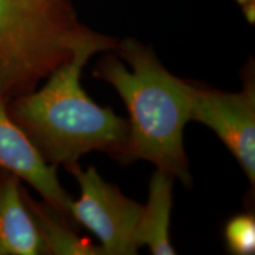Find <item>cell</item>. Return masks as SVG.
<instances>
[{
    "mask_svg": "<svg viewBox=\"0 0 255 255\" xmlns=\"http://www.w3.org/2000/svg\"><path fill=\"white\" fill-rule=\"evenodd\" d=\"M8 101L0 97V168L17 175L43 200L75 225L69 214L71 197L57 177V167L47 163L26 133L12 120Z\"/></svg>",
    "mask_w": 255,
    "mask_h": 255,
    "instance_id": "cell-6",
    "label": "cell"
},
{
    "mask_svg": "<svg viewBox=\"0 0 255 255\" xmlns=\"http://www.w3.org/2000/svg\"><path fill=\"white\" fill-rule=\"evenodd\" d=\"M117 43L88 28L71 58L47 76L43 88L7 103L9 116L47 163L68 169L90 151L105 152L117 161L122 155L129 133L128 120L96 104L81 83L88 60L98 52L116 51Z\"/></svg>",
    "mask_w": 255,
    "mask_h": 255,
    "instance_id": "cell-1",
    "label": "cell"
},
{
    "mask_svg": "<svg viewBox=\"0 0 255 255\" xmlns=\"http://www.w3.org/2000/svg\"><path fill=\"white\" fill-rule=\"evenodd\" d=\"M85 31L65 0H0V97L36 90Z\"/></svg>",
    "mask_w": 255,
    "mask_h": 255,
    "instance_id": "cell-3",
    "label": "cell"
},
{
    "mask_svg": "<svg viewBox=\"0 0 255 255\" xmlns=\"http://www.w3.org/2000/svg\"><path fill=\"white\" fill-rule=\"evenodd\" d=\"M116 51L131 70L109 53L92 75L113 85L129 111V133L119 162L144 159L190 186L183 132L190 121L195 84L169 72L154 51L138 40L126 38L117 43Z\"/></svg>",
    "mask_w": 255,
    "mask_h": 255,
    "instance_id": "cell-2",
    "label": "cell"
},
{
    "mask_svg": "<svg viewBox=\"0 0 255 255\" xmlns=\"http://www.w3.org/2000/svg\"><path fill=\"white\" fill-rule=\"evenodd\" d=\"M223 238L231 254L253 255L255 253L254 213H239L232 216L225 225Z\"/></svg>",
    "mask_w": 255,
    "mask_h": 255,
    "instance_id": "cell-10",
    "label": "cell"
},
{
    "mask_svg": "<svg viewBox=\"0 0 255 255\" xmlns=\"http://www.w3.org/2000/svg\"><path fill=\"white\" fill-rule=\"evenodd\" d=\"M173 181L174 177L171 175L156 169L149 183L146 205L142 206L136 240L139 247L148 246L154 255L176 254L169 238L173 207Z\"/></svg>",
    "mask_w": 255,
    "mask_h": 255,
    "instance_id": "cell-8",
    "label": "cell"
},
{
    "mask_svg": "<svg viewBox=\"0 0 255 255\" xmlns=\"http://www.w3.org/2000/svg\"><path fill=\"white\" fill-rule=\"evenodd\" d=\"M66 170L76 177L81 189L79 199L69 205L72 221L96 235L104 255L138 253L136 232L143 205L104 181L95 167L83 171L77 163Z\"/></svg>",
    "mask_w": 255,
    "mask_h": 255,
    "instance_id": "cell-4",
    "label": "cell"
},
{
    "mask_svg": "<svg viewBox=\"0 0 255 255\" xmlns=\"http://www.w3.org/2000/svg\"><path fill=\"white\" fill-rule=\"evenodd\" d=\"M242 90L194 88L190 121L214 131L237 158L251 186L255 184V72L253 60L242 72Z\"/></svg>",
    "mask_w": 255,
    "mask_h": 255,
    "instance_id": "cell-5",
    "label": "cell"
},
{
    "mask_svg": "<svg viewBox=\"0 0 255 255\" xmlns=\"http://www.w3.org/2000/svg\"><path fill=\"white\" fill-rule=\"evenodd\" d=\"M24 200L34 225L47 250V255H104L101 246L83 238L73 229L75 225L50 206L34 200L24 188Z\"/></svg>",
    "mask_w": 255,
    "mask_h": 255,
    "instance_id": "cell-9",
    "label": "cell"
},
{
    "mask_svg": "<svg viewBox=\"0 0 255 255\" xmlns=\"http://www.w3.org/2000/svg\"><path fill=\"white\" fill-rule=\"evenodd\" d=\"M238 4L240 5L244 12L245 17L248 23L254 24L255 21V0H238Z\"/></svg>",
    "mask_w": 255,
    "mask_h": 255,
    "instance_id": "cell-11",
    "label": "cell"
},
{
    "mask_svg": "<svg viewBox=\"0 0 255 255\" xmlns=\"http://www.w3.org/2000/svg\"><path fill=\"white\" fill-rule=\"evenodd\" d=\"M23 193L20 178L0 168V255H47Z\"/></svg>",
    "mask_w": 255,
    "mask_h": 255,
    "instance_id": "cell-7",
    "label": "cell"
}]
</instances>
